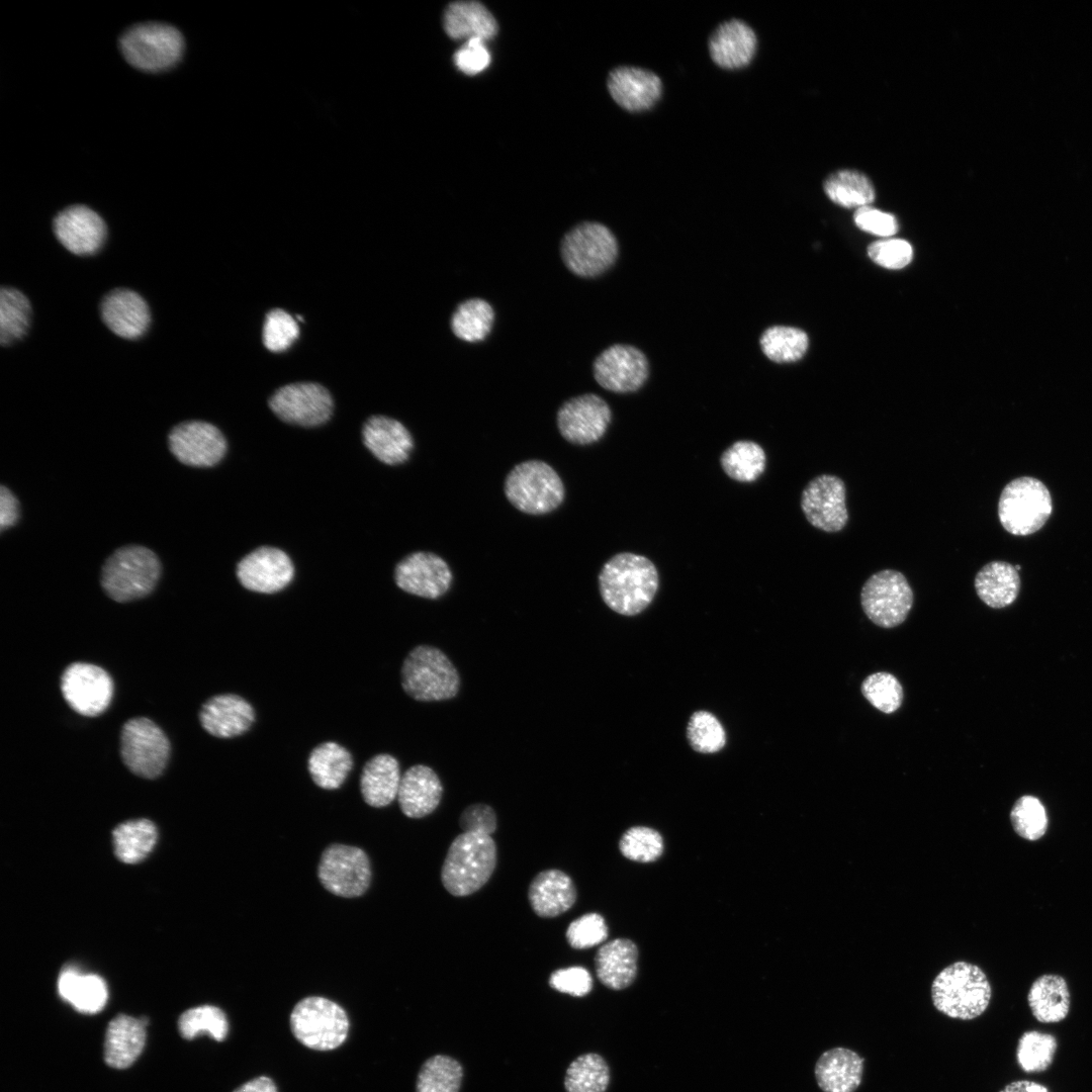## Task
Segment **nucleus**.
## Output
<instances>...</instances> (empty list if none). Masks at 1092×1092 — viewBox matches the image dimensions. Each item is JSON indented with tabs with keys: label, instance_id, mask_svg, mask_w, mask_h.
Returning <instances> with one entry per match:
<instances>
[{
	"label": "nucleus",
	"instance_id": "19",
	"mask_svg": "<svg viewBox=\"0 0 1092 1092\" xmlns=\"http://www.w3.org/2000/svg\"><path fill=\"white\" fill-rule=\"evenodd\" d=\"M594 376L607 390L627 393L639 389L648 375L645 355L635 347L617 344L607 348L595 360Z\"/></svg>",
	"mask_w": 1092,
	"mask_h": 1092
},
{
	"label": "nucleus",
	"instance_id": "50",
	"mask_svg": "<svg viewBox=\"0 0 1092 1092\" xmlns=\"http://www.w3.org/2000/svg\"><path fill=\"white\" fill-rule=\"evenodd\" d=\"M688 739L698 752L712 753L723 748L726 734L719 720L710 712L694 713L688 724Z\"/></svg>",
	"mask_w": 1092,
	"mask_h": 1092
},
{
	"label": "nucleus",
	"instance_id": "58",
	"mask_svg": "<svg viewBox=\"0 0 1092 1092\" xmlns=\"http://www.w3.org/2000/svg\"><path fill=\"white\" fill-rule=\"evenodd\" d=\"M853 219L855 224L863 232L880 236L890 237L898 232V222L894 215L877 208L863 206L857 208Z\"/></svg>",
	"mask_w": 1092,
	"mask_h": 1092
},
{
	"label": "nucleus",
	"instance_id": "37",
	"mask_svg": "<svg viewBox=\"0 0 1092 1092\" xmlns=\"http://www.w3.org/2000/svg\"><path fill=\"white\" fill-rule=\"evenodd\" d=\"M353 767V757L343 745L326 741L311 749L307 770L312 782L325 790H336L346 781Z\"/></svg>",
	"mask_w": 1092,
	"mask_h": 1092
},
{
	"label": "nucleus",
	"instance_id": "29",
	"mask_svg": "<svg viewBox=\"0 0 1092 1092\" xmlns=\"http://www.w3.org/2000/svg\"><path fill=\"white\" fill-rule=\"evenodd\" d=\"M864 1059L846 1048L824 1052L816 1062L814 1074L823 1092H854L860 1085Z\"/></svg>",
	"mask_w": 1092,
	"mask_h": 1092
},
{
	"label": "nucleus",
	"instance_id": "36",
	"mask_svg": "<svg viewBox=\"0 0 1092 1092\" xmlns=\"http://www.w3.org/2000/svg\"><path fill=\"white\" fill-rule=\"evenodd\" d=\"M1019 588L1018 571L1005 561L987 563L975 577L976 593L990 608L1001 609L1011 605L1017 598Z\"/></svg>",
	"mask_w": 1092,
	"mask_h": 1092
},
{
	"label": "nucleus",
	"instance_id": "31",
	"mask_svg": "<svg viewBox=\"0 0 1092 1092\" xmlns=\"http://www.w3.org/2000/svg\"><path fill=\"white\" fill-rule=\"evenodd\" d=\"M401 780L397 759L388 753L372 756L363 766L360 776V792L366 804L381 808L396 798Z\"/></svg>",
	"mask_w": 1092,
	"mask_h": 1092
},
{
	"label": "nucleus",
	"instance_id": "45",
	"mask_svg": "<svg viewBox=\"0 0 1092 1092\" xmlns=\"http://www.w3.org/2000/svg\"><path fill=\"white\" fill-rule=\"evenodd\" d=\"M463 1070L453 1058L436 1055L422 1066L416 1092H459Z\"/></svg>",
	"mask_w": 1092,
	"mask_h": 1092
},
{
	"label": "nucleus",
	"instance_id": "30",
	"mask_svg": "<svg viewBox=\"0 0 1092 1092\" xmlns=\"http://www.w3.org/2000/svg\"><path fill=\"white\" fill-rule=\"evenodd\" d=\"M528 899L538 916L551 918L572 907L576 900V890L572 880L564 872L546 870L531 882Z\"/></svg>",
	"mask_w": 1092,
	"mask_h": 1092
},
{
	"label": "nucleus",
	"instance_id": "34",
	"mask_svg": "<svg viewBox=\"0 0 1092 1092\" xmlns=\"http://www.w3.org/2000/svg\"><path fill=\"white\" fill-rule=\"evenodd\" d=\"M1027 1003L1038 1022L1063 1021L1071 1006V994L1066 979L1057 974L1037 977L1029 987Z\"/></svg>",
	"mask_w": 1092,
	"mask_h": 1092
},
{
	"label": "nucleus",
	"instance_id": "3",
	"mask_svg": "<svg viewBox=\"0 0 1092 1092\" xmlns=\"http://www.w3.org/2000/svg\"><path fill=\"white\" fill-rule=\"evenodd\" d=\"M496 846L490 835L462 832L450 844L441 871L444 888L453 896H468L491 877Z\"/></svg>",
	"mask_w": 1092,
	"mask_h": 1092
},
{
	"label": "nucleus",
	"instance_id": "28",
	"mask_svg": "<svg viewBox=\"0 0 1092 1092\" xmlns=\"http://www.w3.org/2000/svg\"><path fill=\"white\" fill-rule=\"evenodd\" d=\"M757 38L752 28L739 19L721 23L709 39V52L715 64L734 70L748 65L756 51Z\"/></svg>",
	"mask_w": 1092,
	"mask_h": 1092
},
{
	"label": "nucleus",
	"instance_id": "49",
	"mask_svg": "<svg viewBox=\"0 0 1092 1092\" xmlns=\"http://www.w3.org/2000/svg\"><path fill=\"white\" fill-rule=\"evenodd\" d=\"M863 697L879 711L890 714L897 711L903 701V689L892 673L879 671L867 676L860 687Z\"/></svg>",
	"mask_w": 1092,
	"mask_h": 1092
},
{
	"label": "nucleus",
	"instance_id": "35",
	"mask_svg": "<svg viewBox=\"0 0 1092 1092\" xmlns=\"http://www.w3.org/2000/svg\"><path fill=\"white\" fill-rule=\"evenodd\" d=\"M443 24L446 33L454 39L492 38L497 32V23L485 6L476 1L451 3L445 10Z\"/></svg>",
	"mask_w": 1092,
	"mask_h": 1092
},
{
	"label": "nucleus",
	"instance_id": "48",
	"mask_svg": "<svg viewBox=\"0 0 1092 1092\" xmlns=\"http://www.w3.org/2000/svg\"><path fill=\"white\" fill-rule=\"evenodd\" d=\"M1010 821L1015 833L1029 841L1040 839L1049 825L1043 804L1031 795H1024L1016 800L1010 811Z\"/></svg>",
	"mask_w": 1092,
	"mask_h": 1092
},
{
	"label": "nucleus",
	"instance_id": "40",
	"mask_svg": "<svg viewBox=\"0 0 1092 1092\" xmlns=\"http://www.w3.org/2000/svg\"><path fill=\"white\" fill-rule=\"evenodd\" d=\"M766 463L762 447L749 440L734 442L722 453L720 464L725 474L738 482H752L764 471Z\"/></svg>",
	"mask_w": 1092,
	"mask_h": 1092
},
{
	"label": "nucleus",
	"instance_id": "10",
	"mask_svg": "<svg viewBox=\"0 0 1092 1092\" xmlns=\"http://www.w3.org/2000/svg\"><path fill=\"white\" fill-rule=\"evenodd\" d=\"M561 258L566 268L580 277H596L615 262L618 244L604 224L585 221L571 229L562 239Z\"/></svg>",
	"mask_w": 1092,
	"mask_h": 1092
},
{
	"label": "nucleus",
	"instance_id": "26",
	"mask_svg": "<svg viewBox=\"0 0 1092 1092\" xmlns=\"http://www.w3.org/2000/svg\"><path fill=\"white\" fill-rule=\"evenodd\" d=\"M362 435L370 452L388 465L405 462L414 447L408 430L400 422L385 416L369 418L364 424Z\"/></svg>",
	"mask_w": 1092,
	"mask_h": 1092
},
{
	"label": "nucleus",
	"instance_id": "51",
	"mask_svg": "<svg viewBox=\"0 0 1092 1092\" xmlns=\"http://www.w3.org/2000/svg\"><path fill=\"white\" fill-rule=\"evenodd\" d=\"M621 853L634 861L651 862L663 851L661 835L654 829L635 826L628 829L620 839Z\"/></svg>",
	"mask_w": 1092,
	"mask_h": 1092
},
{
	"label": "nucleus",
	"instance_id": "39",
	"mask_svg": "<svg viewBox=\"0 0 1092 1092\" xmlns=\"http://www.w3.org/2000/svg\"><path fill=\"white\" fill-rule=\"evenodd\" d=\"M32 309L28 297L19 289L3 286L0 289V343L9 346L21 340L31 324Z\"/></svg>",
	"mask_w": 1092,
	"mask_h": 1092
},
{
	"label": "nucleus",
	"instance_id": "59",
	"mask_svg": "<svg viewBox=\"0 0 1092 1092\" xmlns=\"http://www.w3.org/2000/svg\"><path fill=\"white\" fill-rule=\"evenodd\" d=\"M459 824L463 832L490 835L496 829V815L486 804H472L461 813Z\"/></svg>",
	"mask_w": 1092,
	"mask_h": 1092
},
{
	"label": "nucleus",
	"instance_id": "47",
	"mask_svg": "<svg viewBox=\"0 0 1092 1092\" xmlns=\"http://www.w3.org/2000/svg\"><path fill=\"white\" fill-rule=\"evenodd\" d=\"M178 1028L186 1039H193L200 1032L207 1033L216 1041L228 1035L229 1023L224 1012L212 1005H202L186 1010L178 1020Z\"/></svg>",
	"mask_w": 1092,
	"mask_h": 1092
},
{
	"label": "nucleus",
	"instance_id": "20",
	"mask_svg": "<svg viewBox=\"0 0 1092 1092\" xmlns=\"http://www.w3.org/2000/svg\"><path fill=\"white\" fill-rule=\"evenodd\" d=\"M53 232L57 241L76 256L96 254L107 235L103 218L83 204L61 210L53 219Z\"/></svg>",
	"mask_w": 1092,
	"mask_h": 1092
},
{
	"label": "nucleus",
	"instance_id": "60",
	"mask_svg": "<svg viewBox=\"0 0 1092 1092\" xmlns=\"http://www.w3.org/2000/svg\"><path fill=\"white\" fill-rule=\"evenodd\" d=\"M19 516L18 500L4 485L0 489V528L1 531L13 526Z\"/></svg>",
	"mask_w": 1092,
	"mask_h": 1092
},
{
	"label": "nucleus",
	"instance_id": "32",
	"mask_svg": "<svg viewBox=\"0 0 1092 1092\" xmlns=\"http://www.w3.org/2000/svg\"><path fill=\"white\" fill-rule=\"evenodd\" d=\"M638 949L627 938H617L602 945L595 959L596 973L603 985L613 990L630 986L637 973Z\"/></svg>",
	"mask_w": 1092,
	"mask_h": 1092
},
{
	"label": "nucleus",
	"instance_id": "46",
	"mask_svg": "<svg viewBox=\"0 0 1092 1092\" xmlns=\"http://www.w3.org/2000/svg\"><path fill=\"white\" fill-rule=\"evenodd\" d=\"M1057 1050L1058 1040L1054 1034L1027 1030L1018 1039L1016 1060L1023 1072L1041 1073L1052 1066Z\"/></svg>",
	"mask_w": 1092,
	"mask_h": 1092
},
{
	"label": "nucleus",
	"instance_id": "1",
	"mask_svg": "<svg viewBox=\"0 0 1092 1092\" xmlns=\"http://www.w3.org/2000/svg\"><path fill=\"white\" fill-rule=\"evenodd\" d=\"M659 585L658 571L647 557L631 552L612 556L599 573L604 603L614 612L634 616L653 601Z\"/></svg>",
	"mask_w": 1092,
	"mask_h": 1092
},
{
	"label": "nucleus",
	"instance_id": "12",
	"mask_svg": "<svg viewBox=\"0 0 1092 1092\" xmlns=\"http://www.w3.org/2000/svg\"><path fill=\"white\" fill-rule=\"evenodd\" d=\"M120 754L131 772L142 778L155 779L167 765L170 743L163 730L152 720L144 717L132 718L122 727Z\"/></svg>",
	"mask_w": 1092,
	"mask_h": 1092
},
{
	"label": "nucleus",
	"instance_id": "9",
	"mask_svg": "<svg viewBox=\"0 0 1092 1092\" xmlns=\"http://www.w3.org/2000/svg\"><path fill=\"white\" fill-rule=\"evenodd\" d=\"M1053 511L1046 486L1030 476L1011 480L1003 488L998 503V517L1010 534L1026 536L1038 531Z\"/></svg>",
	"mask_w": 1092,
	"mask_h": 1092
},
{
	"label": "nucleus",
	"instance_id": "21",
	"mask_svg": "<svg viewBox=\"0 0 1092 1092\" xmlns=\"http://www.w3.org/2000/svg\"><path fill=\"white\" fill-rule=\"evenodd\" d=\"M394 578L397 586L405 593L434 600L447 593L453 575L442 557L432 552L418 551L396 565Z\"/></svg>",
	"mask_w": 1092,
	"mask_h": 1092
},
{
	"label": "nucleus",
	"instance_id": "16",
	"mask_svg": "<svg viewBox=\"0 0 1092 1092\" xmlns=\"http://www.w3.org/2000/svg\"><path fill=\"white\" fill-rule=\"evenodd\" d=\"M612 419L609 404L595 393H585L566 400L557 412V427L561 436L574 445H589L607 432Z\"/></svg>",
	"mask_w": 1092,
	"mask_h": 1092
},
{
	"label": "nucleus",
	"instance_id": "42",
	"mask_svg": "<svg viewBox=\"0 0 1092 1092\" xmlns=\"http://www.w3.org/2000/svg\"><path fill=\"white\" fill-rule=\"evenodd\" d=\"M824 190L830 200L846 208L869 206L875 199L872 182L853 170L831 174L824 182Z\"/></svg>",
	"mask_w": 1092,
	"mask_h": 1092
},
{
	"label": "nucleus",
	"instance_id": "61",
	"mask_svg": "<svg viewBox=\"0 0 1092 1092\" xmlns=\"http://www.w3.org/2000/svg\"><path fill=\"white\" fill-rule=\"evenodd\" d=\"M234 1092H277V1087L269 1077L260 1076L244 1083Z\"/></svg>",
	"mask_w": 1092,
	"mask_h": 1092
},
{
	"label": "nucleus",
	"instance_id": "27",
	"mask_svg": "<svg viewBox=\"0 0 1092 1092\" xmlns=\"http://www.w3.org/2000/svg\"><path fill=\"white\" fill-rule=\"evenodd\" d=\"M443 795L442 783L429 766L416 764L401 776L397 802L401 812L410 818H422L431 814Z\"/></svg>",
	"mask_w": 1092,
	"mask_h": 1092
},
{
	"label": "nucleus",
	"instance_id": "7",
	"mask_svg": "<svg viewBox=\"0 0 1092 1092\" xmlns=\"http://www.w3.org/2000/svg\"><path fill=\"white\" fill-rule=\"evenodd\" d=\"M120 50L132 67L145 72L170 69L180 60L184 40L177 28L160 22L140 23L120 37Z\"/></svg>",
	"mask_w": 1092,
	"mask_h": 1092
},
{
	"label": "nucleus",
	"instance_id": "13",
	"mask_svg": "<svg viewBox=\"0 0 1092 1092\" xmlns=\"http://www.w3.org/2000/svg\"><path fill=\"white\" fill-rule=\"evenodd\" d=\"M317 877L332 894L345 898L363 895L371 881L370 861L359 847L332 844L322 853Z\"/></svg>",
	"mask_w": 1092,
	"mask_h": 1092
},
{
	"label": "nucleus",
	"instance_id": "6",
	"mask_svg": "<svg viewBox=\"0 0 1092 1092\" xmlns=\"http://www.w3.org/2000/svg\"><path fill=\"white\" fill-rule=\"evenodd\" d=\"M504 491L517 510L528 515L552 512L565 495L558 473L541 460H527L515 465L505 479Z\"/></svg>",
	"mask_w": 1092,
	"mask_h": 1092
},
{
	"label": "nucleus",
	"instance_id": "24",
	"mask_svg": "<svg viewBox=\"0 0 1092 1092\" xmlns=\"http://www.w3.org/2000/svg\"><path fill=\"white\" fill-rule=\"evenodd\" d=\"M607 85L609 93L622 108L632 111H644L651 108L661 96L660 78L653 72L622 66L609 74Z\"/></svg>",
	"mask_w": 1092,
	"mask_h": 1092
},
{
	"label": "nucleus",
	"instance_id": "25",
	"mask_svg": "<svg viewBox=\"0 0 1092 1092\" xmlns=\"http://www.w3.org/2000/svg\"><path fill=\"white\" fill-rule=\"evenodd\" d=\"M255 718L253 706L235 694L211 697L203 704L199 713L202 728L218 738H233L246 733Z\"/></svg>",
	"mask_w": 1092,
	"mask_h": 1092
},
{
	"label": "nucleus",
	"instance_id": "4",
	"mask_svg": "<svg viewBox=\"0 0 1092 1092\" xmlns=\"http://www.w3.org/2000/svg\"><path fill=\"white\" fill-rule=\"evenodd\" d=\"M403 691L419 702H437L454 698L460 688L458 671L439 648L419 645L405 656L400 668Z\"/></svg>",
	"mask_w": 1092,
	"mask_h": 1092
},
{
	"label": "nucleus",
	"instance_id": "55",
	"mask_svg": "<svg viewBox=\"0 0 1092 1092\" xmlns=\"http://www.w3.org/2000/svg\"><path fill=\"white\" fill-rule=\"evenodd\" d=\"M868 254L876 264L882 267L901 269L911 262L913 249L907 241L886 239L873 243L868 249Z\"/></svg>",
	"mask_w": 1092,
	"mask_h": 1092
},
{
	"label": "nucleus",
	"instance_id": "52",
	"mask_svg": "<svg viewBox=\"0 0 1092 1092\" xmlns=\"http://www.w3.org/2000/svg\"><path fill=\"white\" fill-rule=\"evenodd\" d=\"M108 997L104 980L94 974H79L67 1002L79 1012L93 1014L103 1009Z\"/></svg>",
	"mask_w": 1092,
	"mask_h": 1092
},
{
	"label": "nucleus",
	"instance_id": "57",
	"mask_svg": "<svg viewBox=\"0 0 1092 1092\" xmlns=\"http://www.w3.org/2000/svg\"><path fill=\"white\" fill-rule=\"evenodd\" d=\"M455 66L466 75H475L486 69L490 63V54L480 38H469L454 54Z\"/></svg>",
	"mask_w": 1092,
	"mask_h": 1092
},
{
	"label": "nucleus",
	"instance_id": "22",
	"mask_svg": "<svg viewBox=\"0 0 1092 1092\" xmlns=\"http://www.w3.org/2000/svg\"><path fill=\"white\" fill-rule=\"evenodd\" d=\"M293 564L285 552L274 547H260L238 564L237 576L249 590L274 594L292 580Z\"/></svg>",
	"mask_w": 1092,
	"mask_h": 1092
},
{
	"label": "nucleus",
	"instance_id": "18",
	"mask_svg": "<svg viewBox=\"0 0 1092 1092\" xmlns=\"http://www.w3.org/2000/svg\"><path fill=\"white\" fill-rule=\"evenodd\" d=\"M169 449L183 464L210 467L217 464L226 451L222 433L212 424L188 421L175 426L168 437Z\"/></svg>",
	"mask_w": 1092,
	"mask_h": 1092
},
{
	"label": "nucleus",
	"instance_id": "23",
	"mask_svg": "<svg viewBox=\"0 0 1092 1092\" xmlns=\"http://www.w3.org/2000/svg\"><path fill=\"white\" fill-rule=\"evenodd\" d=\"M99 311L107 329L125 340H138L151 325L146 299L129 288L116 287L108 291L100 302Z\"/></svg>",
	"mask_w": 1092,
	"mask_h": 1092
},
{
	"label": "nucleus",
	"instance_id": "41",
	"mask_svg": "<svg viewBox=\"0 0 1092 1092\" xmlns=\"http://www.w3.org/2000/svg\"><path fill=\"white\" fill-rule=\"evenodd\" d=\"M493 321V309L486 300L470 298L458 304L451 316L450 327L458 339L474 343L485 339Z\"/></svg>",
	"mask_w": 1092,
	"mask_h": 1092
},
{
	"label": "nucleus",
	"instance_id": "8",
	"mask_svg": "<svg viewBox=\"0 0 1092 1092\" xmlns=\"http://www.w3.org/2000/svg\"><path fill=\"white\" fill-rule=\"evenodd\" d=\"M290 1027L295 1038L308 1049L331 1051L346 1040L349 1019L336 1002L321 996H309L294 1006Z\"/></svg>",
	"mask_w": 1092,
	"mask_h": 1092
},
{
	"label": "nucleus",
	"instance_id": "17",
	"mask_svg": "<svg viewBox=\"0 0 1092 1092\" xmlns=\"http://www.w3.org/2000/svg\"><path fill=\"white\" fill-rule=\"evenodd\" d=\"M845 496L846 487L840 477L821 474L803 489L801 509L813 527L828 533L839 532L848 521Z\"/></svg>",
	"mask_w": 1092,
	"mask_h": 1092
},
{
	"label": "nucleus",
	"instance_id": "15",
	"mask_svg": "<svg viewBox=\"0 0 1092 1092\" xmlns=\"http://www.w3.org/2000/svg\"><path fill=\"white\" fill-rule=\"evenodd\" d=\"M269 406L286 423L312 427L330 419L333 399L323 385L298 382L279 388L269 399Z\"/></svg>",
	"mask_w": 1092,
	"mask_h": 1092
},
{
	"label": "nucleus",
	"instance_id": "11",
	"mask_svg": "<svg viewBox=\"0 0 1092 1092\" xmlns=\"http://www.w3.org/2000/svg\"><path fill=\"white\" fill-rule=\"evenodd\" d=\"M860 604L874 624L893 628L906 620L913 605V592L903 573L884 569L871 575L863 583Z\"/></svg>",
	"mask_w": 1092,
	"mask_h": 1092
},
{
	"label": "nucleus",
	"instance_id": "54",
	"mask_svg": "<svg viewBox=\"0 0 1092 1092\" xmlns=\"http://www.w3.org/2000/svg\"><path fill=\"white\" fill-rule=\"evenodd\" d=\"M608 937L605 919L598 913H586L573 920L567 930L566 939L573 948L582 949L598 945Z\"/></svg>",
	"mask_w": 1092,
	"mask_h": 1092
},
{
	"label": "nucleus",
	"instance_id": "44",
	"mask_svg": "<svg viewBox=\"0 0 1092 1092\" xmlns=\"http://www.w3.org/2000/svg\"><path fill=\"white\" fill-rule=\"evenodd\" d=\"M808 344L807 334L793 327L774 326L766 329L760 337L762 352L777 363L800 360L806 353Z\"/></svg>",
	"mask_w": 1092,
	"mask_h": 1092
},
{
	"label": "nucleus",
	"instance_id": "2",
	"mask_svg": "<svg viewBox=\"0 0 1092 1092\" xmlns=\"http://www.w3.org/2000/svg\"><path fill=\"white\" fill-rule=\"evenodd\" d=\"M992 997L991 984L977 965L964 961L942 969L931 984V1000L942 1014L962 1020L982 1015Z\"/></svg>",
	"mask_w": 1092,
	"mask_h": 1092
},
{
	"label": "nucleus",
	"instance_id": "38",
	"mask_svg": "<svg viewBox=\"0 0 1092 1092\" xmlns=\"http://www.w3.org/2000/svg\"><path fill=\"white\" fill-rule=\"evenodd\" d=\"M112 836L117 858L124 863H136L154 848L158 831L152 821L142 818L117 825Z\"/></svg>",
	"mask_w": 1092,
	"mask_h": 1092
},
{
	"label": "nucleus",
	"instance_id": "33",
	"mask_svg": "<svg viewBox=\"0 0 1092 1092\" xmlns=\"http://www.w3.org/2000/svg\"><path fill=\"white\" fill-rule=\"evenodd\" d=\"M140 1018L125 1014L114 1017L107 1026L104 1043L105 1063L115 1069L129 1067L146 1043V1029Z\"/></svg>",
	"mask_w": 1092,
	"mask_h": 1092
},
{
	"label": "nucleus",
	"instance_id": "56",
	"mask_svg": "<svg viewBox=\"0 0 1092 1092\" xmlns=\"http://www.w3.org/2000/svg\"><path fill=\"white\" fill-rule=\"evenodd\" d=\"M549 985L558 992L581 997L588 994L593 979L582 967H569L556 970L549 978Z\"/></svg>",
	"mask_w": 1092,
	"mask_h": 1092
},
{
	"label": "nucleus",
	"instance_id": "43",
	"mask_svg": "<svg viewBox=\"0 0 1092 1092\" xmlns=\"http://www.w3.org/2000/svg\"><path fill=\"white\" fill-rule=\"evenodd\" d=\"M609 1082L610 1070L604 1058L588 1053L568 1066L564 1086L566 1092H606Z\"/></svg>",
	"mask_w": 1092,
	"mask_h": 1092
},
{
	"label": "nucleus",
	"instance_id": "62",
	"mask_svg": "<svg viewBox=\"0 0 1092 1092\" xmlns=\"http://www.w3.org/2000/svg\"><path fill=\"white\" fill-rule=\"evenodd\" d=\"M999 1092H1050L1046 1086L1031 1080H1017L1008 1083Z\"/></svg>",
	"mask_w": 1092,
	"mask_h": 1092
},
{
	"label": "nucleus",
	"instance_id": "14",
	"mask_svg": "<svg viewBox=\"0 0 1092 1092\" xmlns=\"http://www.w3.org/2000/svg\"><path fill=\"white\" fill-rule=\"evenodd\" d=\"M61 691L75 712L94 717L103 713L110 705L113 682L103 668L91 663L75 662L63 672Z\"/></svg>",
	"mask_w": 1092,
	"mask_h": 1092
},
{
	"label": "nucleus",
	"instance_id": "5",
	"mask_svg": "<svg viewBox=\"0 0 1092 1092\" xmlns=\"http://www.w3.org/2000/svg\"><path fill=\"white\" fill-rule=\"evenodd\" d=\"M160 575L161 563L152 550L128 545L107 558L102 567L101 584L109 598L125 603L149 595Z\"/></svg>",
	"mask_w": 1092,
	"mask_h": 1092
},
{
	"label": "nucleus",
	"instance_id": "53",
	"mask_svg": "<svg viewBox=\"0 0 1092 1092\" xmlns=\"http://www.w3.org/2000/svg\"><path fill=\"white\" fill-rule=\"evenodd\" d=\"M298 336L299 327L296 321L285 310L275 308L267 313L263 327V343L268 350L284 351Z\"/></svg>",
	"mask_w": 1092,
	"mask_h": 1092
}]
</instances>
